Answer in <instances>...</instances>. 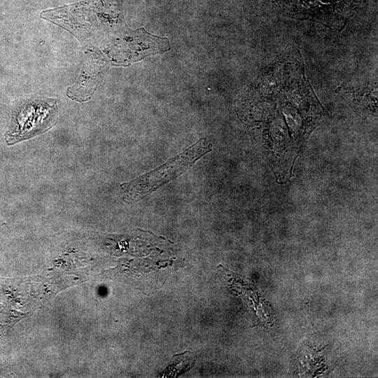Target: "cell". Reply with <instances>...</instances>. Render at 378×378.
<instances>
[{"mask_svg": "<svg viewBox=\"0 0 378 378\" xmlns=\"http://www.w3.org/2000/svg\"><path fill=\"white\" fill-rule=\"evenodd\" d=\"M57 119L55 99H34L13 107L9 128L5 134L8 145L38 136L55 125Z\"/></svg>", "mask_w": 378, "mask_h": 378, "instance_id": "2", "label": "cell"}, {"mask_svg": "<svg viewBox=\"0 0 378 378\" xmlns=\"http://www.w3.org/2000/svg\"><path fill=\"white\" fill-rule=\"evenodd\" d=\"M190 355V354H188L187 356L186 352L182 354L183 357L176 359L173 364L169 367L168 372H170L171 374H174L177 373V370L180 367L181 369L187 368L188 367L190 368V364L194 363V360H191Z\"/></svg>", "mask_w": 378, "mask_h": 378, "instance_id": "3", "label": "cell"}, {"mask_svg": "<svg viewBox=\"0 0 378 378\" xmlns=\"http://www.w3.org/2000/svg\"><path fill=\"white\" fill-rule=\"evenodd\" d=\"M211 146L206 139H201L159 167L130 182L122 183L123 200L133 203L146 197L189 169L199 159L211 150Z\"/></svg>", "mask_w": 378, "mask_h": 378, "instance_id": "1", "label": "cell"}]
</instances>
